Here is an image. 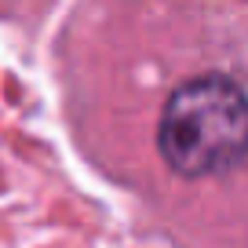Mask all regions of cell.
I'll list each match as a JSON object with an SVG mask.
<instances>
[{
	"label": "cell",
	"mask_w": 248,
	"mask_h": 248,
	"mask_svg": "<svg viewBox=\"0 0 248 248\" xmlns=\"http://www.w3.org/2000/svg\"><path fill=\"white\" fill-rule=\"evenodd\" d=\"M248 142V106L237 80L204 73L179 84L157 124V150L186 179L237 168Z\"/></svg>",
	"instance_id": "cell-1"
}]
</instances>
